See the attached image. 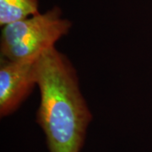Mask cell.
<instances>
[{"label":"cell","mask_w":152,"mask_h":152,"mask_svg":"<svg viewBox=\"0 0 152 152\" xmlns=\"http://www.w3.org/2000/svg\"><path fill=\"white\" fill-rule=\"evenodd\" d=\"M35 68L41 95L37 123L49 152H80L92 114L82 95L77 71L55 47L38 58Z\"/></svg>","instance_id":"cell-1"},{"label":"cell","mask_w":152,"mask_h":152,"mask_svg":"<svg viewBox=\"0 0 152 152\" xmlns=\"http://www.w3.org/2000/svg\"><path fill=\"white\" fill-rule=\"evenodd\" d=\"M72 23L63 17L59 7L4 26L1 58L15 62H34L69 32Z\"/></svg>","instance_id":"cell-2"},{"label":"cell","mask_w":152,"mask_h":152,"mask_svg":"<svg viewBox=\"0 0 152 152\" xmlns=\"http://www.w3.org/2000/svg\"><path fill=\"white\" fill-rule=\"evenodd\" d=\"M36 62H15L1 58L0 116L14 113L37 86Z\"/></svg>","instance_id":"cell-3"},{"label":"cell","mask_w":152,"mask_h":152,"mask_svg":"<svg viewBox=\"0 0 152 152\" xmlns=\"http://www.w3.org/2000/svg\"><path fill=\"white\" fill-rule=\"evenodd\" d=\"M39 12V0H0V26H4Z\"/></svg>","instance_id":"cell-4"}]
</instances>
